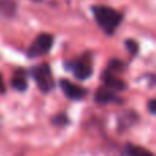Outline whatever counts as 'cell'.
I'll return each mask as SVG.
<instances>
[{
	"instance_id": "obj_1",
	"label": "cell",
	"mask_w": 156,
	"mask_h": 156,
	"mask_svg": "<svg viewBox=\"0 0 156 156\" xmlns=\"http://www.w3.org/2000/svg\"><path fill=\"white\" fill-rule=\"evenodd\" d=\"M92 14L94 16V21L97 22L101 30L105 34L111 36L115 33L116 27L122 23L123 15L122 12L114 10L107 5H92Z\"/></svg>"
},
{
	"instance_id": "obj_2",
	"label": "cell",
	"mask_w": 156,
	"mask_h": 156,
	"mask_svg": "<svg viewBox=\"0 0 156 156\" xmlns=\"http://www.w3.org/2000/svg\"><path fill=\"white\" fill-rule=\"evenodd\" d=\"M30 73H32L33 78L36 80V82H37L41 92L47 93V92L52 90V88L55 86V81H54V77H52L49 65L43 63L40 66H36V67H33L30 70Z\"/></svg>"
},
{
	"instance_id": "obj_3",
	"label": "cell",
	"mask_w": 156,
	"mask_h": 156,
	"mask_svg": "<svg viewBox=\"0 0 156 156\" xmlns=\"http://www.w3.org/2000/svg\"><path fill=\"white\" fill-rule=\"evenodd\" d=\"M52 45H54V36L48 34V33H41L34 38L32 45L27 48V56L36 58L47 55L51 51Z\"/></svg>"
},
{
	"instance_id": "obj_4",
	"label": "cell",
	"mask_w": 156,
	"mask_h": 156,
	"mask_svg": "<svg viewBox=\"0 0 156 156\" xmlns=\"http://www.w3.org/2000/svg\"><path fill=\"white\" fill-rule=\"evenodd\" d=\"M66 63H67L66 69H69L77 80L83 81V80H88L92 76V71H93L92 63L86 59V56L80 58V59H76V60H70V62H66Z\"/></svg>"
},
{
	"instance_id": "obj_5",
	"label": "cell",
	"mask_w": 156,
	"mask_h": 156,
	"mask_svg": "<svg viewBox=\"0 0 156 156\" xmlns=\"http://www.w3.org/2000/svg\"><path fill=\"white\" fill-rule=\"evenodd\" d=\"M60 89L63 90L65 96L70 100H81L86 96V89L82 86H78L76 83L70 82L69 80H60L59 81Z\"/></svg>"
},
{
	"instance_id": "obj_6",
	"label": "cell",
	"mask_w": 156,
	"mask_h": 156,
	"mask_svg": "<svg viewBox=\"0 0 156 156\" xmlns=\"http://www.w3.org/2000/svg\"><path fill=\"white\" fill-rule=\"evenodd\" d=\"M103 82H104L105 88H108L112 92H121L127 88L126 82L123 80L118 78L115 74L110 73V71H104V74H103Z\"/></svg>"
},
{
	"instance_id": "obj_7",
	"label": "cell",
	"mask_w": 156,
	"mask_h": 156,
	"mask_svg": "<svg viewBox=\"0 0 156 156\" xmlns=\"http://www.w3.org/2000/svg\"><path fill=\"white\" fill-rule=\"evenodd\" d=\"M94 101L99 104H107V103L119 101V99L116 97L115 92L110 90L108 88H99L94 93Z\"/></svg>"
},
{
	"instance_id": "obj_8",
	"label": "cell",
	"mask_w": 156,
	"mask_h": 156,
	"mask_svg": "<svg viewBox=\"0 0 156 156\" xmlns=\"http://www.w3.org/2000/svg\"><path fill=\"white\" fill-rule=\"evenodd\" d=\"M11 86L18 92H23L27 89V82H26V77L23 76V73H15L11 78Z\"/></svg>"
},
{
	"instance_id": "obj_9",
	"label": "cell",
	"mask_w": 156,
	"mask_h": 156,
	"mask_svg": "<svg viewBox=\"0 0 156 156\" xmlns=\"http://www.w3.org/2000/svg\"><path fill=\"white\" fill-rule=\"evenodd\" d=\"M126 154H127V156H154V154H152L151 151L143 148V147L133 145V144H127Z\"/></svg>"
},
{
	"instance_id": "obj_10",
	"label": "cell",
	"mask_w": 156,
	"mask_h": 156,
	"mask_svg": "<svg viewBox=\"0 0 156 156\" xmlns=\"http://www.w3.org/2000/svg\"><path fill=\"white\" fill-rule=\"evenodd\" d=\"M16 4L12 0H0V11L5 16H12L15 14Z\"/></svg>"
},
{
	"instance_id": "obj_11",
	"label": "cell",
	"mask_w": 156,
	"mask_h": 156,
	"mask_svg": "<svg viewBox=\"0 0 156 156\" xmlns=\"http://www.w3.org/2000/svg\"><path fill=\"white\" fill-rule=\"evenodd\" d=\"M122 69H125L123 62H122V60H118V59H114V60H111L110 65H108V70L107 71L115 74L116 70H122Z\"/></svg>"
},
{
	"instance_id": "obj_12",
	"label": "cell",
	"mask_w": 156,
	"mask_h": 156,
	"mask_svg": "<svg viewBox=\"0 0 156 156\" xmlns=\"http://www.w3.org/2000/svg\"><path fill=\"white\" fill-rule=\"evenodd\" d=\"M52 123L54 125H58V126H66V125L69 123V118L66 114H58V115L54 116V119H52Z\"/></svg>"
},
{
	"instance_id": "obj_13",
	"label": "cell",
	"mask_w": 156,
	"mask_h": 156,
	"mask_svg": "<svg viewBox=\"0 0 156 156\" xmlns=\"http://www.w3.org/2000/svg\"><path fill=\"white\" fill-rule=\"evenodd\" d=\"M125 45H126V48L129 49L132 55H137L138 54V44L136 43L134 40H132V38H127V40L125 41Z\"/></svg>"
},
{
	"instance_id": "obj_14",
	"label": "cell",
	"mask_w": 156,
	"mask_h": 156,
	"mask_svg": "<svg viewBox=\"0 0 156 156\" xmlns=\"http://www.w3.org/2000/svg\"><path fill=\"white\" fill-rule=\"evenodd\" d=\"M148 110H149V112L154 115V114L156 112V110H155V100L152 99V100H149V103H148Z\"/></svg>"
},
{
	"instance_id": "obj_15",
	"label": "cell",
	"mask_w": 156,
	"mask_h": 156,
	"mask_svg": "<svg viewBox=\"0 0 156 156\" xmlns=\"http://www.w3.org/2000/svg\"><path fill=\"white\" fill-rule=\"evenodd\" d=\"M4 92H5V85H4V81H3L2 76H0V94L4 93Z\"/></svg>"
}]
</instances>
